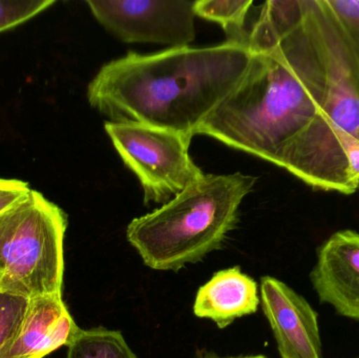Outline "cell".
I'll list each match as a JSON object with an SVG mask.
<instances>
[{
  "label": "cell",
  "mask_w": 359,
  "mask_h": 358,
  "mask_svg": "<svg viewBox=\"0 0 359 358\" xmlns=\"http://www.w3.org/2000/svg\"><path fill=\"white\" fill-rule=\"evenodd\" d=\"M320 0H270L249 32L252 52L236 88L196 135L274 163L283 147L322 113L328 90Z\"/></svg>",
  "instance_id": "6da1fadb"
},
{
  "label": "cell",
  "mask_w": 359,
  "mask_h": 358,
  "mask_svg": "<svg viewBox=\"0 0 359 358\" xmlns=\"http://www.w3.org/2000/svg\"><path fill=\"white\" fill-rule=\"evenodd\" d=\"M251 57L248 46L232 41L151 55L128 53L101 67L88 85V103L111 122L194 137L242 79Z\"/></svg>",
  "instance_id": "7a4b0ae2"
},
{
  "label": "cell",
  "mask_w": 359,
  "mask_h": 358,
  "mask_svg": "<svg viewBox=\"0 0 359 358\" xmlns=\"http://www.w3.org/2000/svg\"><path fill=\"white\" fill-rule=\"evenodd\" d=\"M257 178L205 174L161 208L134 219L126 239L153 270L178 273L221 249Z\"/></svg>",
  "instance_id": "3957f363"
},
{
  "label": "cell",
  "mask_w": 359,
  "mask_h": 358,
  "mask_svg": "<svg viewBox=\"0 0 359 358\" xmlns=\"http://www.w3.org/2000/svg\"><path fill=\"white\" fill-rule=\"evenodd\" d=\"M67 228V214L34 189L0 214V290L61 296Z\"/></svg>",
  "instance_id": "277c9868"
},
{
  "label": "cell",
  "mask_w": 359,
  "mask_h": 358,
  "mask_svg": "<svg viewBox=\"0 0 359 358\" xmlns=\"http://www.w3.org/2000/svg\"><path fill=\"white\" fill-rule=\"evenodd\" d=\"M124 164L144 191V203L166 204L205 176L189 155L192 137L133 122L104 123Z\"/></svg>",
  "instance_id": "5b68a950"
},
{
  "label": "cell",
  "mask_w": 359,
  "mask_h": 358,
  "mask_svg": "<svg viewBox=\"0 0 359 358\" xmlns=\"http://www.w3.org/2000/svg\"><path fill=\"white\" fill-rule=\"evenodd\" d=\"M196 1L88 0L98 22L126 43L189 46L196 39Z\"/></svg>",
  "instance_id": "8992f818"
},
{
  "label": "cell",
  "mask_w": 359,
  "mask_h": 358,
  "mask_svg": "<svg viewBox=\"0 0 359 358\" xmlns=\"http://www.w3.org/2000/svg\"><path fill=\"white\" fill-rule=\"evenodd\" d=\"M259 298L280 358H323L318 313L305 298L273 277H262Z\"/></svg>",
  "instance_id": "52a82bcc"
},
{
  "label": "cell",
  "mask_w": 359,
  "mask_h": 358,
  "mask_svg": "<svg viewBox=\"0 0 359 358\" xmlns=\"http://www.w3.org/2000/svg\"><path fill=\"white\" fill-rule=\"evenodd\" d=\"M310 280L320 302L359 321V233H333L318 249Z\"/></svg>",
  "instance_id": "ba28073f"
},
{
  "label": "cell",
  "mask_w": 359,
  "mask_h": 358,
  "mask_svg": "<svg viewBox=\"0 0 359 358\" xmlns=\"http://www.w3.org/2000/svg\"><path fill=\"white\" fill-rule=\"evenodd\" d=\"M79 331L62 296L31 298L20 326L0 351V358L46 357L69 346Z\"/></svg>",
  "instance_id": "9c48e42d"
},
{
  "label": "cell",
  "mask_w": 359,
  "mask_h": 358,
  "mask_svg": "<svg viewBox=\"0 0 359 358\" xmlns=\"http://www.w3.org/2000/svg\"><path fill=\"white\" fill-rule=\"evenodd\" d=\"M257 282L240 267L217 271L198 289L194 313L198 319L212 321L225 329L236 319L257 312L261 298Z\"/></svg>",
  "instance_id": "30bf717a"
},
{
  "label": "cell",
  "mask_w": 359,
  "mask_h": 358,
  "mask_svg": "<svg viewBox=\"0 0 359 358\" xmlns=\"http://www.w3.org/2000/svg\"><path fill=\"white\" fill-rule=\"evenodd\" d=\"M67 358H138L123 334L99 327L78 332L67 346Z\"/></svg>",
  "instance_id": "8fae6325"
},
{
  "label": "cell",
  "mask_w": 359,
  "mask_h": 358,
  "mask_svg": "<svg viewBox=\"0 0 359 358\" xmlns=\"http://www.w3.org/2000/svg\"><path fill=\"white\" fill-rule=\"evenodd\" d=\"M250 0H200L194 4L196 16L219 23L227 41L248 46L249 32L245 29Z\"/></svg>",
  "instance_id": "7c38bea8"
},
{
  "label": "cell",
  "mask_w": 359,
  "mask_h": 358,
  "mask_svg": "<svg viewBox=\"0 0 359 358\" xmlns=\"http://www.w3.org/2000/svg\"><path fill=\"white\" fill-rule=\"evenodd\" d=\"M359 81V0H324Z\"/></svg>",
  "instance_id": "4fadbf2b"
},
{
  "label": "cell",
  "mask_w": 359,
  "mask_h": 358,
  "mask_svg": "<svg viewBox=\"0 0 359 358\" xmlns=\"http://www.w3.org/2000/svg\"><path fill=\"white\" fill-rule=\"evenodd\" d=\"M29 304L25 296L0 290V351L18 329Z\"/></svg>",
  "instance_id": "5bb4252c"
},
{
  "label": "cell",
  "mask_w": 359,
  "mask_h": 358,
  "mask_svg": "<svg viewBox=\"0 0 359 358\" xmlns=\"http://www.w3.org/2000/svg\"><path fill=\"white\" fill-rule=\"evenodd\" d=\"M54 4V0H0V33L27 22Z\"/></svg>",
  "instance_id": "9a60e30c"
},
{
  "label": "cell",
  "mask_w": 359,
  "mask_h": 358,
  "mask_svg": "<svg viewBox=\"0 0 359 358\" xmlns=\"http://www.w3.org/2000/svg\"><path fill=\"white\" fill-rule=\"evenodd\" d=\"M29 191V183L25 181L0 178V214L22 200Z\"/></svg>",
  "instance_id": "2e32d148"
},
{
  "label": "cell",
  "mask_w": 359,
  "mask_h": 358,
  "mask_svg": "<svg viewBox=\"0 0 359 358\" xmlns=\"http://www.w3.org/2000/svg\"><path fill=\"white\" fill-rule=\"evenodd\" d=\"M344 155L347 162L348 172L356 191H359V140L347 134L343 144Z\"/></svg>",
  "instance_id": "e0dca14e"
},
{
  "label": "cell",
  "mask_w": 359,
  "mask_h": 358,
  "mask_svg": "<svg viewBox=\"0 0 359 358\" xmlns=\"http://www.w3.org/2000/svg\"><path fill=\"white\" fill-rule=\"evenodd\" d=\"M201 358H267V357H264V355H248V357H217V355H215V354H207V355H205V357H203Z\"/></svg>",
  "instance_id": "ac0fdd59"
},
{
  "label": "cell",
  "mask_w": 359,
  "mask_h": 358,
  "mask_svg": "<svg viewBox=\"0 0 359 358\" xmlns=\"http://www.w3.org/2000/svg\"><path fill=\"white\" fill-rule=\"evenodd\" d=\"M0 285H1V275H0Z\"/></svg>",
  "instance_id": "d6986e66"
}]
</instances>
